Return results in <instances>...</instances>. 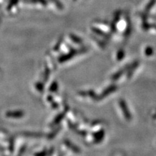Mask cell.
<instances>
[{
	"mask_svg": "<svg viewBox=\"0 0 156 156\" xmlns=\"http://www.w3.org/2000/svg\"><path fill=\"white\" fill-rule=\"evenodd\" d=\"M119 104H120V106L121 107L122 110L126 119L128 120H131V113H129V112L128 111V107H127V105H126V102L124 100H121L120 101V102H119Z\"/></svg>",
	"mask_w": 156,
	"mask_h": 156,
	"instance_id": "cell-1",
	"label": "cell"
},
{
	"mask_svg": "<svg viewBox=\"0 0 156 156\" xmlns=\"http://www.w3.org/2000/svg\"><path fill=\"white\" fill-rule=\"evenodd\" d=\"M116 90V86H111V87H109V88H108V89H107V90H105L103 93H102V94H101V98H104V97H105V96H107V95L108 94H109L111 92H113V91H115V90Z\"/></svg>",
	"mask_w": 156,
	"mask_h": 156,
	"instance_id": "cell-2",
	"label": "cell"
},
{
	"mask_svg": "<svg viewBox=\"0 0 156 156\" xmlns=\"http://www.w3.org/2000/svg\"><path fill=\"white\" fill-rule=\"evenodd\" d=\"M155 2H156V0H151L150 3L148 4V6L146 8V11H148L151 8H152L154 5V4L155 3Z\"/></svg>",
	"mask_w": 156,
	"mask_h": 156,
	"instance_id": "cell-3",
	"label": "cell"
},
{
	"mask_svg": "<svg viewBox=\"0 0 156 156\" xmlns=\"http://www.w3.org/2000/svg\"><path fill=\"white\" fill-rule=\"evenodd\" d=\"M124 55V51H119L118 55H117V57H118V59H119V60H121L122 58H123Z\"/></svg>",
	"mask_w": 156,
	"mask_h": 156,
	"instance_id": "cell-4",
	"label": "cell"
}]
</instances>
